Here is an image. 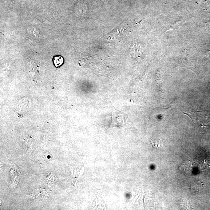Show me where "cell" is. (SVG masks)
Returning a JSON list of instances; mask_svg holds the SVG:
<instances>
[{
	"label": "cell",
	"instance_id": "6da1fadb",
	"mask_svg": "<svg viewBox=\"0 0 210 210\" xmlns=\"http://www.w3.org/2000/svg\"><path fill=\"white\" fill-rule=\"evenodd\" d=\"M112 107V120L111 127H124L127 123L128 119L127 114L116 109L113 105Z\"/></svg>",
	"mask_w": 210,
	"mask_h": 210
},
{
	"label": "cell",
	"instance_id": "7a4b0ae2",
	"mask_svg": "<svg viewBox=\"0 0 210 210\" xmlns=\"http://www.w3.org/2000/svg\"><path fill=\"white\" fill-rule=\"evenodd\" d=\"M50 192L49 189L39 188L35 191L32 196L37 200L43 201L47 199Z\"/></svg>",
	"mask_w": 210,
	"mask_h": 210
},
{
	"label": "cell",
	"instance_id": "3957f363",
	"mask_svg": "<svg viewBox=\"0 0 210 210\" xmlns=\"http://www.w3.org/2000/svg\"><path fill=\"white\" fill-rule=\"evenodd\" d=\"M64 61V58L61 56H56L53 57V63L56 67L61 66L63 64Z\"/></svg>",
	"mask_w": 210,
	"mask_h": 210
},
{
	"label": "cell",
	"instance_id": "277c9868",
	"mask_svg": "<svg viewBox=\"0 0 210 210\" xmlns=\"http://www.w3.org/2000/svg\"><path fill=\"white\" fill-rule=\"evenodd\" d=\"M83 170L84 168L83 167V168H82V169L80 170V172H78V171H75L73 176V183H74V184H76V182L77 181L78 179L80 177V176L82 174V173L83 172Z\"/></svg>",
	"mask_w": 210,
	"mask_h": 210
},
{
	"label": "cell",
	"instance_id": "5b68a950",
	"mask_svg": "<svg viewBox=\"0 0 210 210\" xmlns=\"http://www.w3.org/2000/svg\"><path fill=\"white\" fill-rule=\"evenodd\" d=\"M152 145L155 148L158 147L160 146L159 141L158 140H153L152 142Z\"/></svg>",
	"mask_w": 210,
	"mask_h": 210
}]
</instances>
